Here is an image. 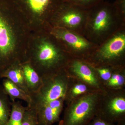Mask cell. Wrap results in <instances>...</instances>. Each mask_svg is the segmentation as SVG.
Returning a JSON list of instances; mask_svg holds the SVG:
<instances>
[{
    "label": "cell",
    "mask_w": 125,
    "mask_h": 125,
    "mask_svg": "<svg viewBox=\"0 0 125 125\" xmlns=\"http://www.w3.org/2000/svg\"><path fill=\"white\" fill-rule=\"evenodd\" d=\"M31 32L15 0H0V73L15 62L27 61Z\"/></svg>",
    "instance_id": "obj_1"
},
{
    "label": "cell",
    "mask_w": 125,
    "mask_h": 125,
    "mask_svg": "<svg viewBox=\"0 0 125 125\" xmlns=\"http://www.w3.org/2000/svg\"><path fill=\"white\" fill-rule=\"evenodd\" d=\"M59 42L48 31H31L27 45V61L42 78L64 70L69 62Z\"/></svg>",
    "instance_id": "obj_2"
},
{
    "label": "cell",
    "mask_w": 125,
    "mask_h": 125,
    "mask_svg": "<svg viewBox=\"0 0 125 125\" xmlns=\"http://www.w3.org/2000/svg\"><path fill=\"white\" fill-rule=\"evenodd\" d=\"M29 24L31 31H47L52 18L64 0H15Z\"/></svg>",
    "instance_id": "obj_3"
},
{
    "label": "cell",
    "mask_w": 125,
    "mask_h": 125,
    "mask_svg": "<svg viewBox=\"0 0 125 125\" xmlns=\"http://www.w3.org/2000/svg\"><path fill=\"white\" fill-rule=\"evenodd\" d=\"M104 90L84 94L67 104L58 125H88L97 114Z\"/></svg>",
    "instance_id": "obj_4"
},
{
    "label": "cell",
    "mask_w": 125,
    "mask_h": 125,
    "mask_svg": "<svg viewBox=\"0 0 125 125\" xmlns=\"http://www.w3.org/2000/svg\"><path fill=\"white\" fill-rule=\"evenodd\" d=\"M42 78V85L39 92L30 95L31 103L29 106L34 107L37 109L51 101L65 98L69 76L65 70Z\"/></svg>",
    "instance_id": "obj_5"
},
{
    "label": "cell",
    "mask_w": 125,
    "mask_h": 125,
    "mask_svg": "<svg viewBox=\"0 0 125 125\" xmlns=\"http://www.w3.org/2000/svg\"><path fill=\"white\" fill-rule=\"evenodd\" d=\"M96 116L114 124L125 120V89L104 88Z\"/></svg>",
    "instance_id": "obj_6"
},
{
    "label": "cell",
    "mask_w": 125,
    "mask_h": 125,
    "mask_svg": "<svg viewBox=\"0 0 125 125\" xmlns=\"http://www.w3.org/2000/svg\"><path fill=\"white\" fill-rule=\"evenodd\" d=\"M69 62L65 70L69 76L76 78L97 90H103V84L99 79L94 67L82 60Z\"/></svg>",
    "instance_id": "obj_7"
},
{
    "label": "cell",
    "mask_w": 125,
    "mask_h": 125,
    "mask_svg": "<svg viewBox=\"0 0 125 125\" xmlns=\"http://www.w3.org/2000/svg\"><path fill=\"white\" fill-rule=\"evenodd\" d=\"M64 98L51 101L37 110L38 125H52L60 121L63 109Z\"/></svg>",
    "instance_id": "obj_8"
},
{
    "label": "cell",
    "mask_w": 125,
    "mask_h": 125,
    "mask_svg": "<svg viewBox=\"0 0 125 125\" xmlns=\"http://www.w3.org/2000/svg\"><path fill=\"white\" fill-rule=\"evenodd\" d=\"M48 31L60 42L67 43L76 51H83L89 46L87 41L63 28L51 26Z\"/></svg>",
    "instance_id": "obj_9"
},
{
    "label": "cell",
    "mask_w": 125,
    "mask_h": 125,
    "mask_svg": "<svg viewBox=\"0 0 125 125\" xmlns=\"http://www.w3.org/2000/svg\"><path fill=\"white\" fill-rule=\"evenodd\" d=\"M98 91L76 78L69 76L64 100L66 104L86 94Z\"/></svg>",
    "instance_id": "obj_10"
},
{
    "label": "cell",
    "mask_w": 125,
    "mask_h": 125,
    "mask_svg": "<svg viewBox=\"0 0 125 125\" xmlns=\"http://www.w3.org/2000/svg\"><path fill=\"white\" fill-rule=\"evenodd\" d=\"M22 63L19 61L14 62L0 73V78L8 79L30 95L23 73Z\"/></svg>",
    "instance_id": "obj_11"
},
{
    "label": "cell",
    "mask_w": 125,
    "mask_h": 125,
    "mask_svg": "<svg viewBox=\"0 0 125 125\" xmlns=\"http://www.w3.org/2000/svg\"><path fill=\"white\" fill-rule=\"evenodd\" d=\"M22 69L30 95L39 92L42 85V78L28 61L22 62Z\"/></svg>",
    "instance_id": "obj_12"
},
{
    "label": "cell",
    "mask_w": 125,
    "mask_h": 125,
    "mask_svg": "<svg viewBox=\"0 0 125 125\" xmlns=\"http://www.w3.org/2000/svg\"><path fill=\"white\" fill-rule=\"evenodd\" d=\"M2 85L5 93L11 102L15 101L16 99H20L26 102L28 106L31 105L30 96L10 80L5 78L2 81Z\"/></svg>",
    "instance_id": "obj_13"
},
{
    "label": "cell",
    "mask_w": 125,
    "mask_h": 125,
    "mask_svg": "<svg viewBox=\"0 0 125 125\" xmlns=\"http://www.w3.org/2000/svg\"><path fill=\"white\" fill-rule=\"evenodd\" d=\"M111 7L107 5H104L97 10L94 22L93 28L95 31H102L107 27L111 13Z\"/></svg>",
    "instance_id": "obj_14"
},
{
    "label": "cell",
    "mask_w": 125,
    "mask_h": 125,
    "mask_svg": "<svg viewBox=\"0 0 125 125\" xmlns=\"http://www.w3.org/2000/svg\"><path fill=\"white\" fill-rule=\"evenodd\" d=\"M11 111V102L0 84V125H7Z\"/></svg>",
    "instance_id": "obj_15"
},
{
    "label": "cell",
    "mask_w": 125,
    "mask_h": 125,
    "mask_svg": "<svg viewBox=\"0 0 125 125\" xmlns=\"http://www.w3.org/2000/svg\"><path fill=\"white\" fill-rule=\"evenodd\" d=\"M27 106H23L19 101L11 102V111L7 125H22Z\"/></svg>",
    "instance_id": "obj_16"
},
{
    "label": "cell",
    "mask_w": 125,
    "mask_h": 125,
    "mask_svg": "<svg viewBox=\"0 0 125 125\" xmlns=\"http://www.w3.org/2000/svg\"><path fill=\"white\" fill-rule=\"evenodd\" d=\"M104 88L110 89L125 88V73L123 68L115 70L110 79L104 84Z\"/></svg>",
    "instance_id": "obj_17"
},
{
    "label": "cell",
    "mask_w": 125,
    "mask_h": 125,
    "mask_svg": "<svg viewBox=\"0 0 125 125\" xmlns=\"http://www.w3.org/2000/svg\"><path fill=\"white\" fill-rule=\"evenodd\" d=\"M37 110L34 107L27 106L22 125H38Z\"/></svg>",
    "instance_id": "obj_18"
},
{
    "label": "cell",
    "mask_w": 125,
    "mask_h": 125,
    "mask_svg": "<svg viewBox=\"0 0 125 125\" xmlns=\"http://www.w3.org/2000/svg\"><path fill=\"white\" fill-rule=\"evenodd\" d=\"M94 67L99 79L103 85L110 79L113 72L116 69L109 67Z\"/></svg>",
    "instance_id": "obj_19"
},
{
    "label": "cell",
    "mask_w": 125,
    "mask_h": 125,
    "mask_svg": "<svg viewBox=\"0 0 125 125\" xmlns=\"http://www.w3.org/2000/svg\"><path fill=\"white\" fill-rule=\"evenodd\" d=\"M100 0H64V2H68L78 6H86L94 4Z\"/></svg>",
    "instance_id": "obj_20"
},
{
    "label": "cell",
    "mask_w": 125,
    "mask_h": 125,
    "mask_svg": "<svg viewBox=\"0 0 125 125\" xmlns=\"http://www.w3.org/2000/svg\"><path fill=\"white\" fill-rule=\"evenodd\" d=\"M88 125H115V124L110 123L107 121L102 119L98 116L94 117Z\"/></svg>",
    "instance_id": "obj_21"
},
{
    "label": "cell",
    "mask_w": 125,
    "mask_h": 125,
    "mask_svg": "<svg viewBox=\"0 0 125 125\" xmlns=\"http://www.w3.org/2000/svg\"><path fill=\"white\" fill-rule=\"evenodd\" d=\"M116 125H125V119L119 122L116 123Z\"/></svg>",
    "instance_id": "obj_22"
}]
</instances>
